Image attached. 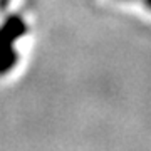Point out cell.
<instances>
[{"instance_id":"1","label":"cell","mask_w":151,"mask_h":151,"mask_svg":"<svg viewBox=\"0 0 151 151\" xmlns=\"http://www.w3.org/2000/svg\"><path fill=\"white\" fill-rule=\"evenodd\" d=\"M25 34V24L19 15L7 20L5 27L0 29V74L10 69L15 62V52L12 49V40Z\"/></svg>"}]
</instances>
